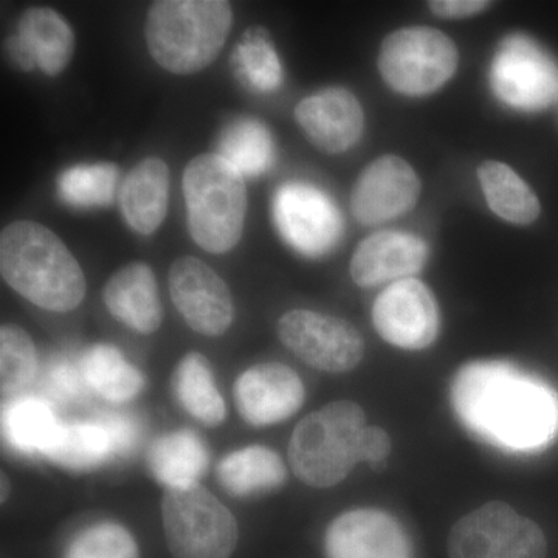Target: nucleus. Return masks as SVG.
Here are the masks:
<instances>
[{"instance_id": "0eeeda50", "label": "nucleus", "mask_w": 558, "mask_h": 558, "mask_svg": "<svg viewBox=\"0 0 558 558\" xmlns=\"http://www.w3.org/2000/svg\"><path fill=\"white\" fill-rule=\"evenodd\" d=\"M458 49L442 32L402 28L381 43L379 70L391 89L422 97L440 89L458 69Z\"/></svg>"}, {"instance_id": "7ed1b4c3", "label": "nucleus", "mask_w": 558, "mask_h": 558, "mask_svg": "<svg viewBox=\"0 0 558 558\" xmlns=\"http://www.w3.org/2000/svg\"><path fill=\"white\" fill-rule=\"evenodd\" d=\"M233 27V9L223 0H160L145 22L153 60L174 75H194L216 61Z\"/></svg>"}, {"instance_id": "dca6fc26", "label": "nucleus", "mask_w": 558, "mask_h": 558, "mask_svg": "<svg viewBox=\"0 0 558 558\" xmlns=\"http://www.w3.org/2000/svg\"><path fill=\"white\" fill-rule=\"evenodd\" d=\"M328 558H411V546L399 521L379 509L341 513L326 532Z\"/></svg>"}, {"instance_id": "a211bd4d", "label": "nucleus", "mask_w": 558, "mask_h": 558, "mask_svg": "<svg viewBox=\"0 0 558 558\" xmlns=\"http://www.w3.org/2000/svg\"><path fill=\"white\" fill-rule=\"evenodd\" d=\"M295 119L312 145L326 154L347 153L365 128L362 105L343 87H329L304 98L296 106Z\"/></svg>"}, {"instance_id": "c85d7f7f", "label": "nucleus", "mask_w": 558, "mask_h": 558, "mask_svg": "<svg viewBox=\"0 0 558 558\" xmlns=\"http://www.w3.org/2000/svg\"><path fill=\"white\" fill-rule=\"evenodd\" d=\"M219 156L233 165L242 175H259L274 160L270 132L258 120L233 121L220 135Z\"/></svg>"}, {"instance_id": "7c9ffc66", "label": "nucleus", "mask_w": 558, "mask_h": 558, "mask_svg": "<svg viewBox=\"0 0 558 558\" xmlns=\"http://www.w3.org/2000/svg\"><path fill=\"white\" fill-rule=\"evenodd\" d=\"M38 355L32 337L16 325L0 329V385L3 398H13L35 379Z\"/></svg>"}, {"instance_id": "72a5a7b5", "label": "nucleus", "mask_w": 558, "mask_h": 558, "mask_svg": "<svg viewBox=\"0 0 558 558\" xmlns=\"http://www.w3.org/2000/svg\"><path fill=\"white\" fill-rule=\"evenodd\" d=\"M44 384H46L47 391L62 402H73V400L83 398L89 387L81 366L70 362L53 363L47 369Z\"/></svg>"}, {"instance_id": "cd10ccee", "label": "nucleus", "mask_w": 558, "mask_h": 558, "mask_svg": "<svg viewBox=\"0 0 558 558\" xmlns=\"http://www.w3.org/2000/svg\"><path fill=\"white\" fill-rule=\"evenodd\" d=\"M43 457L76 472H89L113 457L108 433L95 422L61 424Z\"/></svg>"}, {"instance_id": "c756f323", "label": "nucleus", "mask_w": 558, "mask_h": 558, "mask_svg": "<svg viewBox=\"0 0 558 558\" xmlns=\"http://www.w3.org/2000/svg\"><path fill=\"white\" fill-rule=\"evenodd\" d=\"M119 168L113 163L78 165L58 179V194L72 207H108L119 186Z\"/></svg>"}, {"instance_id": "f03ea898", "label": "nucleus", "mask_w": 558, "mask_h": 558, "mask_svg": "<svg viewBox=\"0 0 558 558\" xmlns=\"http://www.w3.org/2000/svg\"><path fill=\"white\" fill-rule=\"evenodd\" d=\"M0 274L40 310L65 314L86 296L78 260L53 231L33 220H16L0 233Z\"/></svg>"}, {"instance_id": "9b49d317", "label": "nucleus", "mask_w": 558, "mask_h": 558, "mask_svg": "<svg viewBox=\"0 0 558 558\" xmlns=\"http://www.w3.org/2000/svg\"><path fill=\"white\" fill-rule=\"evenodd\" d=\"M373 323L381 339L392 347L421 351L438 337V303L424 282L402 279L389 284L377 296Z\"/></svg>"}, {"instance_id": "ddd939ff", "label": "nucleus", "mask_w": 558, "mask_h": 558, "mask_svg": "<svg viewBox=\"0 0 558 558\" xmlns=\"http://www.w3.org/2000/svg\"><path fill=\"white\" fill-rule=\"evenodd\" d=\"M274 215L281 236L307 256L329 252L343 230L339 209L332 201L306 183H288L279 189Z\"/></svg>"}, {"instance_id": "1a4fd4ad", "label": "nucleus", "mask_w": 558, "mask_h": 558, "mask_svg": "<svg viewBox=\"0 0 558 558\" xmlns=\"http://www.w3.org/2000/svg\"><path fill=\"white\" fill-rule=\"evenodd\" d=\"M278 336L296 357L328 373L354 369L365 355L362 336L351 323L318 312H288L279 318Z\"/></svg>"}, {"instance_id": "4468645a", "label": "nucleus", "mask_w": 558, "mask_h": 558, "mask_svg": "<svg viewBox=\"0 0 558 558\" xmlns=\"http://www.w3.org/2000/svg\"><path fill=\"white\" fill-rule=\"evenodd\" d=\"M421 180L413 167L398 156L371 161L355 182L351 196L354 218L363 226H377L399 218L414 207Z\"/></svg>"}, {"instance_id": "393cba45", "label": "nucleus", "mask_w": 558, "mask_h": 558, "mask_svg": "<svg viewBox=\"0 0 558 558\" xmlns=\"http://www.w3.org/2000/svg\"><path fill=\"white\" fill-rule=\"evenodd\" d=\"M481 189L488 207L499 218L529 226L539 216V201L531 186L508 165L487 160L478 168Z\"/></svg>"}, {"instance_id": "412c9836", "label": "nucleus", "mask_w": 558, "mask_h": 558, "mask_svg": "<svg viewBox=\"0 0 558 558\" xmlns=\"http://www.w3.org/2000/svg\"><path fill=\"white\" fill-rule=\"evenodd\" d=\"M170 168L157 157L140 161L121 183L120 208L124 220L140 234L156 233L168 213Z\"/></svg>"}, {"instance_id": "473e14b6", "label": "nucleus", "mask_w": 558, "mask_h": 558, "mask_svg": "<svg viewBox=\"0 0 558 558\" xmlns=\"http://www.w3.org/2000/svg\"><path fill=\"white\" fill-rule=\"evenodd\" d=\"M64 558H140L134 537L116 523H98L80 532Z\"/></svg>"}, {"instance_id": "b1692460", "label": "nucleus", "mask_w": 558, "mask_h": 558, "mask_svg": "<svg viewBox=\"0 0 558 558\" xmlns=\"http://www.w3.org/2000/svg\"><path fill=\"white\" fill-rule=\"evenodd\" d=\"M175 398L191 416L207 427H218L226 418L227 409L208 360L199 352H190L180 360L172 374Z\"/></svg>"}, {"instance_id": "6ab92c4d", "label": "nucleus", "mask_w": 558, "mask_h": 558, "mask_svg": "<svg viewBox=\"0 0 558 558\" xmlns=\"http://www.w3.org/2000/svg\"><path fill=\"white\" fill-rule=\"evenodd\" d=\"M427 258V245L414 234L380 231L359 245L349 271L360 288H374L413 277L422 270Z\"/></svg>"}, {"instance_id": "f8f14e48", "label": "nucleus", "mask_w": 558, "mask_h": 558, "mask_svg": "<svg viewBox=\"0 0 558 558\" xmlns=\"http://www.w3.org/2000/svg\"><path fill=\"white\" fill-rule=\"evenodd\" d=\"M170 293L175 310L194 332L219 337L233 323L229 286L199 258L182 256L172 263Z\"/></svg>"}, {"instance_id": "4be33fe9", "label": "nucleus", "mask_w": 558, "mask_h": 558, "mask_svg": "<svg viewBox=\"0 0 558 558\" xmlns=\"http://www.w3.org/2000/svg\"><path fill=\"white\" fill-rule=\"evenodd\" d=\"M204 440L191 429H178L161 436L148 453L150 472L168 488L194 486L208 468Z\"/></svg>"}, {"instance_id": "39448f33", "label": "nucleus", "mask_w": 558, "mask_h": 558, "mask_svg": "<svg viewBox=\"0 0 558 558\" xmlns=\"http://www.w3.org/2000/svg\"><path fill=\"white\" fill-rule=\"evenodd\" d=\"M191 238L208 253L230 252L244 233L247 189L244 175L219 154H201L183 172Z\"/></svg>"}, {"instance_id": "423d86ee", "label": "nucleus", "mask_w": 558, "mask_h": 558, "mask_svg": "<svg viewBox=\"0 0 558 558\" xmlns=\"http://www.w3.org/2000/svg\"><path fill=\"white\" fill-rule=\"evenodd\" d=\"M161 513L174 558H230L236 549L233 513L199 484L167 488Z\"/></svg>"}, {"instance_id": "2eb2a0df", "label": "nucleus", "mask_w": 558, "mask_h": 558, "mask_svg": "<svg viewBox=\"0 0 558 558\" xmlns=\"http://www.w3.org/2000/svg\"><path fill=\"white\" fill-rule=\"evenodd\" d=\"M306 399L299 374L282 363H263L241 374L234 400L245 422L255 427L278 424L296 413Z\"/></svg>"}, {"instance_id": "2f4dec72", "label": "nucleus", "mask_w": 558, "mask_h": 558, "mask_svg": "<svg viewBox=\"0 0 558 558\" xmlns=\"http://www.w3.org/2000/svg\"><path fill=\"white\" fill-rule=\"evenodd\" d=\"M236 60L255 89H278L282 80L281 61L271 46L269 35L263 28H250L236 49Z\"/></svg>"}, {"instance_id": "f257e3e1", "label": "nucleus", "mask_w": 558, "mask_h": 558, "mask_svg": "<svg viewBox=\"0 0 558 558\" xmlns=\"http://www.w3.org/2000/svg\"><path fill=\"white\" fill-rule=\"evenodd\" d=\"M450 396L462 425L497 449L537 450L557 435V396L508 362L483 360L462 366Z\"/></svg>"}, {"instance_id": "6e6552de", "label": "nucleus", "mask_w": 558, "mask_h": 558, "mask_svg": "<svg viewBox=\"0 0 558 558\" xmlns=\"http://www.w3.org/2000/svg\"><path fill=\"white\" fill-rule=\"evenodd\" d=\"M548 542L535 521L508 502H487L454 524L450 558H546Z\"/></svg>"}, {"instance_id": "bb28decb", "label": "nucleus", "mask_w": 558, "mask_h": 558, "mask_svg": "<svg viewBox=\"0 0 558 558\" xmlns=\"http://www.w3.org/2000/svg\"><path fill=\"white\" fill-rule=\"evenodd\" d=\"M60 425L49 403L32 396L14 398L3 407V438L21 453L43 454Z\"/></svg>"}, {"instance_id": "a878e982", "label": "nucleus", "mask_w": 558, "mask_h": 558, "mask_svg": "<svg viewBox=\"0 0 558 558\" xmlns=\"http://www.w3.org/2000/svg\"><path fill=\"white\" fill-rule=\"evenodd\" d=\"M80 366L89 388L112 403L130 402L145 388L143 374L110 344L90 348Z\"/></svg>"}, {"instance_id": "aec40b11", "label": "nucleus", "mask_w": 558, "mask_h": 558, "mask_svg": "<svg viewBox=\"0 0 558 558\" xmlns=\"http://www.w3.org/2000/svg\"><path fill=\"white\" fill-rule=\"evenodd\" d=\"M102 300L110 315L135 332L153 333L160 328L163 307L148 264H128L113 274L102 289Z\"/></svg>"}, {"instance_id": "5701e85b", "label": "nucleus", "mask_w": 558, "mask_h": 558, "mask_svg": "<svg viewBox=\"0 0 558 558\" xmlns=\"http://www.w3.org/2000/svg\"><path fill=\"white\" fill-rule=\"evenodd\" d=\"M288 478L284 462L274 450L250 446L219 462L220 486L234 497H250L281 487Z\"/></svg>"}, {"instance_id": "e433bc0d", "label": "nucleus", "mask_w": 558, "mask_h": 558, "mask_svg": "<svg viewBox=\"0 0 558 558\" xmlns=\"http://www.w3.org/2000/svg\"><path fill=\"white\" fill-rule=\"evenodd\" d=\"M391 453V439L385 429L379 427L366 428L365 439H363V462L379 464Z\"/></svg>"}, {"instance_id": "c9c22d12", "label": "nucleus", "mask_w": 558, "mask_h": 558, "mask_svg": "<svg viewBox=\"0 0 558 558\" xmlns=\"http://www.w3.org/2000/svg\"><path fill=\"white\" fill-rule=\"evenodd\" d=\"M490 7V2L484 0H435L429 2V10L439 17L446 20H461L473 16Z\"/></svg>"}, {"instance_id": "f3484780", "label": "nucleus", "mask_w": 558, "mask_h": 558, "mask_svg": "<svg viewBox=\"0 0 558 558\" xmlns=\"http://www.w3.org/2000/svg\"><path fill=\"white\" fill-rule=\"evenodd\" d=\"M75 44L72 27L60 13L49 7H33L22 13L7 49L21 70L39 68L46 75L57 76L72 61Z\"/></svg>"}, {"instance_id": "9d476101", "label": "nucleus", "mask_w": 558, "mask_h": 558, "mask_svg": "<svg viewBox=\"0 0 558 558\" xmlns=\"http://www.w3.org/2000/svg\"><path fill=\"white\" fill-rule=\"evenodd\" d=\"M490 84L506 105L542 110L558 98V69L534 40L513 35L499 47L492 64Z\"/></svg>"}, {"instance_id": "f704fd0d", "label": "nucleus", "mask_w": 558, "mask_h": 558, "mask_svg": "<svg viewBox=\"0 0 558 558\" xmlns=\"http://www.w3.org/2000/svg\"><path fill=\"white\" fill-rule=\"evenodd\" d=\"M98 424L108 433L113 454L128 457L138 446L140 427L134 417L128 414H105L97 418Z\"/></svg>"}, {"instance_id": "20e7f679", "label": "nucleus", "mask_w": 558, "mask_h": 558, "mask_svg": "<svg viewBox=\"0 0 558 558\" xmlns=\"http://www.w3.org/2000/svg\"><path fill=\"white\" fill-rule=\"evenodd\" d=\"M365 411L351 400H339L303 418L289 444V461L296 478L311 487L341 483L363 462Z\"/></svg>"}]
</instances>
